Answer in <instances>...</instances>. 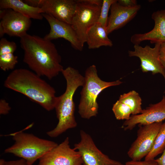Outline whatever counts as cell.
Returning a JSON list of instances; mask_svg holds the SVG:
<instances>
[{"label":"cell","instance_id":"f546056e","mask_svg":"<svg viewBox=\"0 0 165 165\" xmlns=\"http://www.w3.org/2000/svg\"><path fill=\"white\" fill-rule=\"evenodd\" d=\"M23 1L31 6L40 8L42 0H25Z\"/></svg>","mask_w":165,"mask_h":165},{"label":"cell","instance_id":"f1b7e54d","mask_svg":"<svg viewBox=\"0 0 165 165\" xmlns=\"http://www.w3.org/2000/svg\"><path fill=\"white\" fill-rule=\"evenodd\" d=\"M117 2L120 5L126 7H132L138 5L136 0H118Z\"/></svg>","mask_w":165,"mask_h":165},{"label":"cell","instance_id":"30bf717a","mask_svg":"<svg viewBox=\"0 0 165 165\" xmlns=\"http://www.w3.org/2000/svg\"><path fill=\"white\" fill-rule=\"evenodd\" d=\"M0 37L6 34L20 38L26 35L31 24V19L11 9L0 11Z\"/></svg>","mask_w":165,"mask_h":165},{"label":"cell","instance_id":"603a6c76","mask_svg":"<svg viewBox=\"0 0 165 165\" xmlns=\"http://www.w3.org/2000/svg\"><path fill=\"white\" fill-rule=\"evenodd\" d=\"M117 0H103L100 16L97 23L106 28L108 19V14L112 5Z\"/></svg>","mask_w":165,"mask_h":165},{"label":"cell","instance_id":"7402d4cb","mask_svg":"<svg viewBox=\"0 0 165 165\" xmlns=\"http://www.w3.org/2000/svg\"><path fill=\"white\" fill-rule=\"evenodd\" d=\"M18 57L13 53L0 55V68L4 71L13 69L18 63Z\"/></svg>","mask_w":165,"mask_h":165},{"label":"cell","instance_id":"8fae6325","mask_svg":"<svg viewBox=\"0 0 165 165\" xmlns=\"http://www.w3.org/2000/svg\"><path fill=\"white\" fill-rule=\"evenodd\" d=\"M160 44H155L153 48L148 45L143 47L139 45H134V50H129L128 53L130 57H137L140 59V66L143 72H150L153 75L160 73L165 80V70L159 59ZM164 93H165V90Z\"/></svg>","mask_w":165,"mask_h":165},{"label":"cell","instance_id":"7a4b0ae2","mask_svg":"<svg viewBox=\"0 0 165 165\" xmlns=\"http://www.w3.org/2000/svg\"><path fill=\"white\" fill-rule=\"evenodd\" d=\"M4 85L25 95L47 111L55 109L58 99L55 90L32 71L24 68L15 69L7 76Z\"/></svg>","mask_w":165,"mask_h":165},{"label":"cell","instance_id":"d6a6232c","mask_svg":"<svg viewBox=\"0 0 165 165\" xmlns=\"http://www.w3.org/2000/svg\"><path fill=\"white\" fill-rule=\"evenodd\" d=\"M82 165H85L83 163V164H82Z\"/></svg>","mask_w":165,"mask_h":165},{"label":"cell","instance_id":"ac0fdd59","mask_svg":"<svg viewBox=\"0 0 165 165\" xmlns=\"http://www.w3.org/2000/svg\"><path fill=\"white\" fill-rule=\"evenodd\" d=\"M106 28L97 23L88 31L86 42L89 49L98 48L101 46L112 47V41L108 38Z\"/></svg>","mask_w":165,"mask_h":165},{"label":"cell","instance_id":"44dd1931","mask_svg":"<svg viewBox=\"0 0 165 165\" xmlns=\"http://www.w3.org/2000/svg\"><path fill=\"white\" fill-rule=\"evenodd\" d=\"M112 110L116 119L119 120H128L132 114L130 108L119 100L113 105Z\"/></svg>","mask_w":165,"mask_h":165},{"label":"cell","instance_id":"cb8c5ba5","mask_svg":"<svg viewBox=\"0 0 165 165\" xmlns=\"http://www.w3.org/2000/svg\"><path fill=\"white\" fill-rule=\"evenodd\" d=\"M17 46L14 42H10L5 38L0 41V55L13 53L16 50Z\"/></svg>","mask_w":165,"mask_h":165},{"label":"cell","instance_id":"4dcf8cb0","mask_svg":"<svg viewBox=\"0 0 165 165\" xmlns=\"http://www.w3.org/2000/svg\"><path fill=\"white\" fill-rule=\"evenodd\" d=\"M156 160L159 165H165V149L161 156Z\"/></svg>","mask_w":165,"mask_h":165},{"label":"cell","instance_id":"277c9868","mask_svg":"<svg viewBox=\"0 0 165 165\" xmlns=\"http://www.w3.org/2000/svg\"><path fill=\"white\" fill-rule=\"evenodd\" d=\"M84 78V83L81 92L78 112L82 118L89 119L96 116L98 114V105L97 98L100 93L107 88L119 85L122 82L119 80L111 82L102 80L98 75L94 65L87 68Z\"/></svg>","mask_w":165,"mask_h":165},{"label":"cell","instance_id":"83f0119b","mask_svg":"<svg viewBox=\"0 0 165 165\" xmlns=\"http://www.w3.org/2000/svg\"><path fill=\"white\" fill-rule=\"evenodd\" d=\"M159 59L162 66L165 70V42L160 44Z\"/></svg>","mask_w":165,"mask_h":165},{"label":"cell","instance_id":"484cf974","mask_svg":"<svg viewBox=\"0 0 165 165\" xmlns=\"http://www.w3.org/2000/svg\"><path fill=\"white\" fill-rule=\"evenodd\" d=\"M0 165H28L26 160L23 159L9 161L3 159L0 160Z\"/></svg>","mask_w":165,"mask_h":165},{"label":"cell","instance_id":"5bb4252c","mask_svg":"<svg viewBox=\"0 0 165 165\" xmlns=\"http://www.w3.org/2000/svg\"><path fill=\"white\" fill-rule=\"evenodd\" d=\"M76 4V0H42L40 8L43 13L71 25Z\"/></svg>","mask_w":165,"mask_h":165},{"label":"cell","instance_id":"4fadbf2b","mask_svg":"<svg viewBox=\"0 0 165 165\" xmlns=\"http://www.w3.org/2000/svg\"><path fill=\"white\" fill-rule=\"evenodd\" d=\"M42 16L49 24V32L44 38L49 40L63 38L68 41L75 49L81 51L83 46L71 25L59 20L51 15L42 13Z\"/></svg>","mask_w":165,"mask_h":165},{"label":"cell","instance_id":"52a82bcc","mask_svg":"<svg viewBox=\"0 0 165 165\" xmlns=\"http://www.w3.org/2000/svg\"><path fill=\"white\" fill-rule=\"evenodd\" d=\"M80 140L74 148L80 154L85 165H125L110 158L97 147L91 136L83 130L80 131Z\"/></svg>","mask_w":165,"mask_h":165},{"label":"cell","instance_id":"9a60e30c","mask_svg":"<svg viewBox=\"0 0 165 165\" xmlns=\"http://www.w3.org/2000/svg\"><path fill=\"white\" fill-rule=\"evenodd\" d=\"M140 5L132 7L123 6L116 2L110 9L106 30L108 35L124 26L133 19L140 9Z\"/></svg>","mask_w":165,"mask_h":165},{"label":"cell","instance_id":"1f68e13d","mask_svg":"<svg viewBox=\"0 0 165 165\" xmlns=\"http://www.w3.org/2000/svg\"><path fill=\"white\" fill-rule=\"evenodd\" d=\"M84 1L91 4L101 6L103 0H84Z\"/></svg>","mask_w":165,"mask_h":165},{"label":"cell","instance_id":"8992f818","mask_svg":"<svg viewBox=\"0 0 165 165\" xmlns=\"http://www.w3.org/2000/svg\"><path fill=\"white\" fill-rule=\"evenodd\" d=\"M77 4L71 26L83 46L89 30L97 23L101 6L76 0Z\"/></svg>","mask_w":165,"mask_h":165},{"label":"cell","instance_id":"3957f363","mask_svg":"<svg viewBox=\"0 0 165 165\" xmlns=\"http://www.w3.org/2000/svg\"><path fill=\"white\" fill-rule=\"evenodd\" d=\"M61 73L66 81V88L64 93L58 97L55 108L58 123L53 129L46 132L51 138L57 137L68 130L76 127L73 96L77 89L83 86L85 82L84 77L72 67H68Z\"/></svg>","mask_w":165,"mask_h":165},{"label":"cell","instance_id":"e0dca14e","mask_svg":"<svg viewBox=\"0 0 165 165\" xmlns=\"http://www.w3.org/2000/svg\"><path fill=\"white\" fill-rule=\"evenodd\" d=\"M0 8L12 9L30 19L41 20L44 18L41 8L31 6L22 0H0Z\"/></svg>","mask_w":165,"mask_h":165},{"label":"cell","instance_id":"ba28073f","mask_svg":"<svg viewBox=\"0 0 165 165\" xmlns=\"http://www.w3.org/2000/svg\"><path fill=\"white\" fill-rule=\"evenodd\" d=\"M162 122L139 126L137 137L128 152V156L134 161H140L150 151Z\"/></svg>","mask_w":165,"mask_h":165},{"label":"cell","instance_id":"7c38bea8","mask_svg":"<svg viewBox=\"0 0 165 165\" xmlns=\"http://www.w3.org/2000/svg\"><path fill=\"white\" fill-rule=\"evenodd\" d=\"M165 120V96L159 102L150 104L143 109L141 113L132 115L128 120H125L122 128L125 130H131L138 126L161 122Z\"/></svg>","mask_w":165,"mask_h":165},{"label":"cell","instance_id":"6da1fadb","mask_svg":"<svg viewBox=\"0 0 165 165\" xmlns=\"http://www.w3.org/2000/svg\"><path fill=\"white\" fill-rule=\"evenodd\" d=\"M20 42L23 61L39 76L51 79L64 69L61 56L51 41L27 34L20 38Z\"/></svg>","mask_w":165,"mask_h":165},{"label":"cell","instance_id":"2e32d148","mask_svg":"<svg viewBox=\"0 0 165 165\" xmlns=\"http://www.w3.org/2000/svg\"><path fill=\"white\" fill-rule=\"evenodd\" d=\"M151 17L155 23L153 28L146 33L132 35L130 41L134 45H139L141 42L147 40L152 44L165 42V9L154 12Z\"/></svg>","mask_w":165,"mask_h":165},{"label":"cell","instance_id":"d6986e66","mask_svg":"<svg viewBox=\"0 0 165 165\" xmlns=\"http://www.w3.org/2000/svg\"><path fill=\"white\" fill-rule=\"evenodd\" d=\"M118 100L130 108L132 115H137L141 113L143 110L141 107L142 99L139 94L135 90H133L121 95Z\"/></svg>","mask_w":165,"mask_h":165},{"label":"cell","instance_id":"ffe728a7","mask_svg":"<svg viewBox=\"0 0 165 165\" xmlns=\"http://www.w3.org/2000/svg\"><path fill=\"white\" fill-rule=\"evenodd\" d=\"M165 149V122L163 123L155 139L152 148L149 153L145 157V160H154Z\"/></svg>","mask_w":165,"mask_h":165},{"label":"cell","instance_id":"9c48e42d","mask_svg":"<svg viewBox=\"0 0 165 165\" xmlns=\"http://www.w3.org/2000/svg\"><path fill=\"white\" fill-rule=\"evenodd\" d=\"M38 160V165H82L83 163L79 152L70 146L68 137Z\"/></svg>","mask_w":165,"mask_h":165},{"label":"cell","instance_id":"5b68a950","mask_svg":"<svg viewBox=\"0 0 165 165\" xmlns=\"http://www.w3.org/2000/svg\"><path fill=\"white\" fill-rule=\"evenodd\" d=\"M14 141L4 152L24 160L28 165H32L46 153L58 144L50 140L40 138L34 134L22 131L11 134Z\"/></svg>","mask_w":165,"mask_h":165},{"label":"cell","instance_id":"d4e9b609","mask_svg":"<svg viewBox=\"0 0 165 165\" xmlns=\"http://www.w3.org/2000/svg\"><path fill=\"white\" fill-rule=\"evenodd\" d=\"M125 165H159L156 160H145L141 161H134L131 160V161L127 162Z\"/></svg>","mask_w":165,"mask_h":165},{"label":"cell","instance_id":"4316f807","mask_svg":"<svg viewBox=\"0 0 165 165\" xmlns=\"http://www.w3.org/2000/svg\"><path fill=\"white\" fill-rule=\"evenodd\" d=\"M11 109L9 104L5 99H1L0 100V114L6 115L9 113Z\"/></svg>","mask_w":165,"mask_h":165}]
</instances>
